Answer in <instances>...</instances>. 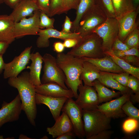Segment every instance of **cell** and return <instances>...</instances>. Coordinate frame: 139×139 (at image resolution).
<instances>
[{"label":"cell","instance_id":"cell-1","mask_svg":"<svg viewBox=\"0 0 139 139\" xmlns=\"http://www.w3.org/2000/svg\"><path fill=\"white\" fill-rule=\"evenodd\" d=\"M8 82L11 86L17 89L22 110L24 112L30 123L35 126L37 113L35 99L36 93L35 86L30 81L29 72H24L16 77L9 78Z\"/></svg>","mask_w":139,"mask_h":139},{"label":"cell","instance_id":"cell-36","mask_svg":"<svg viewBox=\"0 0 139 139\" xmlns=\"http://www.w3.org/2000/svg\"><path fill=\"white\" fill-rule=\"evenodd\" d=\"M127 87L130 89L135 94L139 97V80L130 75Z\"/></svg>","mask_w":139,"mask_h":139},{"label":"cell","instance_id":"cell-40","mask_svg":"<svg viewBox=\"0 0 139 139\" xmlns=\"http://www.w3.org/2000/svg\"><path fill=\"white\" fill-rule=\"evenodd\" d=\"M129 49L128 47L120 40L117 37L112 45V49L113 51H124Z\"/></svg>","mask_w":139,"mask_h":139},{"label":"cell","instance_id":"cell-48","mask_svg":"<svg viewBox=\"0 0 139 139\" xmlns=\"http://www.w3.org/2000/svg\"><path fill=\"white\" fill-rule=\"evenodd\" d=\"M9 45L6 42L0 41V54L3 55L5 53Z\"/></svg>","mask_w":139,"mask_h":139},{"label":"cell","instance_id":"cell-31","mask_svg":"<svg viewBox=\"0 0 139 139\" xmlns=\"http://www.w3.org/2000/svg\"><path fill=\"white\" fill-rule=\"evenodd\" d=\"M121 108L126 115L139 121V110L133 105L130 100L123 105Z\"/></svg>","mask_w":139,"mask_h":139},{"label":"cell","instance_id":"cell-23","mask_svg":"<svg viewBox=\"0 0 139 139\" xmlns=\"http://www.w3.org/2000/svg\"><path fill=\"white\" fill-rule=\"evenodd\" d=\"M100 72L93 64L84 60L80 79L83 81L84 85L92 86L93 82L99 77Z\"/></svg>","mask_w":139,"mask_h":139},{"label":"cell","instance_id":"cell-6","mask_svg":"<svg viewBox=\"0 0 139 139\" xmlns=\"http://www.w3.org/2000/svg\"><path fill=\"white\" fill-rule=\"evenodd\" d=\"M107 18L103 11L95 3L83 15L76 32H79L82 37L92 33L93 30Z\"/></svg>","mask_w":139,"mask_h":139},{"label":"cell","instance_id":"cell-22","mask_svg":"<svg viewBox=\"0 0 139 139\" xmlns=\"http://www.w3.org/2000/svg\"><path fill=\"white\" fill-rule=\"evenodd\" d=\"M14 23L10 15H0V41H6L10 44L15 40Z\"/></svg>","mask_w":139,"mask_h":139},{"label":"cell","instance_id":"cell-9","mask_svg":"<svg viewBox=\"0 0 139 139\" xmlns=\"http://www.w3.org/2000/svg\"><path fill=\"white\" fill-rule=\"evenodd\" d=\"M40 12L37 10L29 18H24L18 22H14L13 31L16 39L27 35H37L40 29L39 25Z\"/></svg>","mask_w":139,"mask_h":139},{"label":"cell","instance_id":"cell-21","mask_svg":"<svg viewBox=\"0 0 139 139\" xmlns=\"http://www.w3.org/2000/svg\"><path fill=\"white\" fill-rule=\"evenodd\" d=\"M62 112V115L55 121L54 125L47 128V132L53 138L66 132L73 131L72 125L68 116L65 112Z\"/></svg>","mask_w":139,"mask_h":139},{"label":"cell","instance_id":"cell-50","mask_svg":"<svg viewBox=\"0 0 139 139\" xmlns=\"http://www.w3.org/2000/svg\"><path fill=\"white\" fill-rule=\"evenodd\" d=\"M132 2L134 7L137 8L139 6V0H132Z\"/></svg>","mask_w":139,"mask_h":139},{"label":"cell","instance_id":"cell-20","mask_svg":"<svg viewBox=\"0 0 139 139\" xmlns=\"http://www.w3.org/2000/svg\"><path fill=\"white\" fill-rule=\"evenodd\" d=\"M43 59V56L38 52L31 53L30 60L31 63L30 66H27L26 67V68L30 70L29 72L30 81L35 87L42 84L40 75Z\"/></svg>","mask_w":139,"mask_h":139},{"label":"cell","instance_id":"cell-39","mask_svg":"<svg viewBox=\"0 0 139 139\" xmlns=\"http://www.w3.org/2000/svg\"><path fill=\"white\" fill-rule=\"evenodd\" d=\"M36 3L38 9L49 17L50 0H37Z\"/></svg>","mask_w":139,"mask_h":139},{"label":"cell","instance_id":"cell-49","mask_svg":"<svg viewBox=\"0 0 139 139\" xmlns=\"http://www.w3.org/2000/svg\"><path fill=\"white\" fill-rule=\"evenodd\" d=\"M3 55L0 54V74L4 70L5 63H4L3 58Z\"/></svg>","mask_w":139,"mask_h":139},{"label":"cell","instance_id":"cell-24","mask_svg":"<svg viewBox=\"0 0 139 139\" xmlns=\"http://www.w3.org/2000/svg\"><path fill=\"white\" fill-rule=\"evenodd\" d=\"M97 80L105 86L117 90L122 94L133 92L130 89L123 86L113 79L112 73L100 71V76Z\"/></svg>","mask_w":139,"mask_h":139},{"label":"cell","instance_id":"cell-11","mask_svg":"<svg viewBox=\"0 0 139 139\" xmlns=\"http://www.w3.org/2000/svg\"><path fill=\"white\" fill-rule=\"evenodd\" d=\"M133 93L132 92L122 94L116 99L99 105L97 108L111 119L124 117L126 115L122 109V107L127 101L130 100L131 95Z\"/></svg>","mask_w":139,"mask_h":139},{"label":"cell","instance_id":"cell-47","mask_svg":"<svg viewBox=\"0 0 139 139\" xmlns=\"http://www.w3.org/2000/svg\"><path fill=\"white\" fill-rule=\"evenodd\" d=\"M22 0H4L5 3L10 7L14 9Z\"/></svg>","mask_w":139,"mask_h":139},{"label":"cell","instance_id":"cell-45","mask_svg":"<svg viewBox=\"0 0 139 139\" xmlns=\"http://www.w3.org/2000/svg\"><path fill=\"white\" fill-rule=\"evenodd\" d=\"M53 47L54 50L58 53L63 52L65 47L63 43L60 41L55 42L53 45Z\"/></svg>","mask_w":139,"mask_h":139},{"label":"cell","instance_id":"cell-27","mask_svg":"<svg viewBox=\"0 0 139 139\" xmlns=\"http://www.w3.org/2000/svg\"><path fill=\"white\" fill-rule=\"evenodd\" d=\"M95 4V0H80L76 9V15L72 22V32H76L79 23L84 14Z\"/></svg>","mask_w":139,"mask_h":139},{"label":"cell","instance_id":"cell-7","mask_svg":"<svg viewBox=\"0 0 139 139\" xmlns=\"http://www.w3.org/2000/svg\"><path fill=\"white\" fill-rule=\"evenodd\" d=\"M119 32L118 20L115 18H107L92 31L97 34L102 40L104 52L112 50L113 43L118 37Z\"/></svg>","mask_w":139,"mask_h":139},{"label":"cell","instance_id":"cell-18","mask_svg":"<svg viewBox=\"0 0 139 139\" xmlns=\"http://www.w3.org/2000/svg\"><path fill=\"white\" fill-rule=\"evenodd\" d=\"M38 9L36 2L32 0H22L10 15L14 22H18L23 18L32 16L34 12Z\"/></svg>","mask_w":139,"mask_h":139},{"label":"cell","instance_id":"cell-29","mask_svg":"<svg viewBox=\"0 0 139 139\" xmlns=\"http://www.w3.org/2000/svg\"><path fill=\"white\" fill-rule=\"evenodd\" d=\"M95 3L103 11L107 18H115L111 0H95Z\"/></svg>","mask_w":139,"mask_h":139},{"label":"cell","instance_id":"cell-44","mask_svg":"<svg viewBox=\"0 0 139 139\" xmlns=\"http://www.w3.org/2000/svg\"><path fill=\"white\" fill-rule=\"evenodd\" d=\"M79 40L75 39H68L64 40L63 43L65 47L73 48L77 44Z\"/></svg>","mask_w":139,"mask_h":139},{"label":"cell","instance_id":"cell-55","mask_svg":"<svg viewBox=\"0 0 139 139\" xmlns=\"http://www.w3.org/2000/svg\"><path fill=\"white\" fill-rule=\"evenodd\" d=\"M33 0V1H35V2H36V1L37 0Z\"/></svg>","mask_w":139,"mask_h":139},{"label":"cell","instance_id":"cell-35","mask_svg":"<svg viewBox=\"0 0 139 139\" xmlns=\"http://www.w3.org/2000/svg\"><path fill=\"white\" fill-rule=\"evenodd\" d=\"M80 0H63L60 14L66 13L71 9L76 10Z\"/></svg>","mask_w":139,"mask_h":139},{"label":"cell","instance_id":"cell-51","mask_svg":"<svg viewBox=\"0 0 139 139\" xmlns=\"http://www.w3.org/2000/svg\"><path fill=\"white\" fill-rule=\"evenodd\" d=\"M19 139H32L31 138H30L28 137L27 136L23 134H20L19 137Z\"/></svg>","mask_w":139,"mask_h":139},{"label":"cell","instance_id":"cell-16","mask_svg":"<svg viewBox=\"0 0 139 139\" xmlns=\"http://www.w3.org/2000/svg\"><path fill=\"white\" fill-rule=\"evenodd\" d=\"M139 12V6L135 10L125 14L118 20L119 32L118 37L123 42L128 35L138 27L136 19Z\"/></svg>","mask_w":139,"mask_h":139},{"label":"cell","instance_id":"cell-26","mask_svg":"<svg viewBox=\"0 0 139 139\" xmlns=\"http://www.w3.org/2000/svg\"><path fill=\"white\" fill-rule=\"evenodd\" d=\"M115 15L118 20L126 14L135 10L132 0H111Z\"/></svg>","mask_w":139,"mask_h":139},{"label":"cell","instance_id":"cell-25","mask_svg":"<svg viewBox=\"0 0 139 139\" xmlns=\"http://www.w3.org/2000/svg\"><path fill=\"white\" fill-rule=\"evenodd\" d=\"M92 86L97 92L99 104L109 101L121 94L119 91L116 92L108 89L97 79L93 82Z\"/></svg>","mask_w":139,"mask_h":139},{"label":"cell","instance_id":"cell-37","mask_svg":"<svg viewBox=\"0 0 139 139\" xmlns=\"http://www.w3.org/2000/svg\"><path fill=\"white\" fill-rule=\"evenodd\" d=\"M129 75L128 73L125 72L119 73H112L113 78L125 87H127Z\"/></svg>","mask_w":139,"mask_h":139},{"label":"cell","instance_id":"cell-2","mask_svg":"<svg viewBox=\"0 0 139 139\" xmlns=\"http://www.w3.org/2000/svg\"><path fill=\"white\" fill-rule=\"evenodd\" d=\"M56 58L58 66L65 76V84L72 91L74 98L76 99L78 87L82 84L80 77L84 60L82 58L63 52L58 53Z\"/></svg>","mask_w":139,"mask_h":139},{"label":"cell","instance_id":"cell-32","mask_svg":"<svg viewBox=\"0 0 139 139\" xmlns=\"http://www.w3.org/2000/svg\"><path fill=\"white\" fill-rule=\"evenodd\" d=\"M54 18H50L45 13L41 11L40 16L39 27L40 29L54 28Z\"/></svg>","mask_w":139,"mask_h":139},{"label":"cell","instance_id":"cell-34","mask_svg":"<svg viewBox=\"0 0 139 139\" xmlns=\"http://www.w3.org/2000/svg\"><path fill=\"white\" fill-rule=\"evenodd\" d=\"M63 0H50L49 17L60 14Z\"/></svg>","mask_w":139,"mask_h":139},{"label":"cell","instance_id":"cell-28","mask_svg":"<svg viewBox=\"0 0 139 139\" xmlns=\"http://www.w3.org/2000/svg\"><path fill=\"white\" fill-rule=\"evenodd\" d=\"M104 53L106 55L110 56L115 62L124 72L128 73L139 80V67L133 66L117 56L112 50L105 52Z\"/></svg>","mask_w":139,"mask_h":139},{"label":"cell","instance_id":"cell-33","mask_svg":"<svg viewBox=\"0 0 139 139\" xmlns=\"http://www.w3.org/2000/svg\"><path fill=\"white\" fill-rule=\"evenodd\" d=\"M139 121L133 118H130L125 121L123 125L124 131L127 133H131L138 128Z\"/></svg>","mask_w":139,"mask_h":139},{"label":"cell","instance_id":"cell-38","mask_svg":"<svg viewBox=\"0 0 139 139\" xmlns=\"http://www.w3.org/2000/svg\"><path fill=\"white\" fill-rule=\"evenodd\" d=\"M113 52L116 56L120 58L129 55H134L139 57L138 49L135 48H130L125 51H115Z\"/></svg>","mask_w":139,"mask_h":139},{"label":"cell","instance_id":"cell-5","mask_svg":"<svg viewBox=\"0 0 139 139\" xmlns=\"http://www.w3.org/2000/svg\"><path fill=\"white\" fill-rule=\"evenodd\" d=\"M43 58L44 64V73L41 80L42 84L53 82L65 89H68L65 83V76L58 66L56 58L49 53L45 54Z\"/></svg>","mask_w":139,"mask_h":139},{"label":"cell","instance_id":"cell-43","mask_svg":"<svg viewBox=\"0 0 139 139\" xmlns=\"http://www.w3.org/2000/svg\"><path fill=\"white\" fill-rule=\"evenodd\" d=\"M72 25V22H71L70 18L67 16H66L62 25V29L61 31L63 32L66 33H72L71 29Z\"/></svg>","mask_w":139,"mask_h":139},{"label":"cell","instance_id":"cell-12","mask_svg":"<svg viewBox=\"0 0 139 139\" xmlns=\"http://www.w3.org/2000/svg\"><path fill=\"white\" fill-rule=\"evenodd\" d=\"M22 110L21 101L19 94L9 103L3 101L0 109V128L7 123L18 120Z\"/></svg>","mask_w":139,"mask_h":139},{"label":"cell","instance_id":"cell-19","mask_svg":"<svg viewBox=\"0 0 139 139\" xmlns=\"http://www.w3.org/2000/svg\"><path fill=\"white\" fill-rule=\"evenodd\" d=\"M82 58L84 61L93 64L100 71L117 73L124 72L108 55L100 58Z\"/></svg>","mask_w":139,"mask_h":139},{"label":"cell","instance_id":"cell-15","mask_svg":"<svg viewBox=\"0 0 139 139\" xmlns=\"http://www.w3.org/2000/svg\"><path fill=\"white\" fill-rule=\"evenodd\" d=\"M36 93L47 96L55 97L74 98L73 93L70 89H66L57 83L50 82L35 87Z\"/></svg>","mask_w":139,"mask_h":139},{"label":"cell","instance_id":"cell-46","mask_svg":"<svg viewBox=\"0 0 139 139\" xmlns=\"http://www.w3.org/2000/svg\"><path fill=\"white\" fill-rule=\"evenodd\" d=\"M76 136L73 131L65 133L56 137V139H73L76 138Z\"/></svg>","mask_w":139,"mask_h":139},{"label":"cell","instance_id":"cell-4","mask_svg":"<svg viewBox=\"0 0 139 139\" xmlns=\"http://www.w3.org/2000/svg\"><path fill=\"white\" fill-rule=\"evenodd\" d=\"M82 118L87 139L101 131L111 128V119L97 108L82 110Z\"/></svg>","mask_w":139,"mask_h":139},{"label":"cell","instance_id":"cell-41","mask_svg":"<svg viewBox=\"0 0 139 139\" xmlns=\"http://www.w3.org/2000/svg\"><path fill=\"white\" fill-rule=\"evenodd\" d=\"M113 133V131L110 129L104 130L91 136L89 139H109Z\"/></svg>","mask_w":139,"mask_h":139},{"label":"cell","instance_id":"cell-8","mask_svg":"<svg viewBox=\"0 0 139 139\" xmlns=\"http://www.w3.org/2000/svg\"><path fill=\"white\" fill-rule=\"evenodd\" d=\"M61 111L65 112L68 116L76 136L83 139L85 136L82 118V109L77 105L72 98H70L66 102Z\"/></svg>","mask_w":139,"mask_h":139},{"label":"cell","instance_id":"cell-3","mask_svg":"<svg viewBox=\"0 0 139 139\" xmlns=\"http://www.w3.org/2000/svg\"><path fill=\"white\" fill-rule=\"evenodd\" d=\"M67 54L80 58H100L105 56L102 40L97 34L92 33L83 37Z\"/></svg>","mask_w":139,"mask_h":139},{"label":"cell","instance_id":"cell-14","mask_svg":"<svg viewBox=\"0 0 139 139\" xmlns=\"http://www.w3.org/2000/svg\"><path fill=\"white\" fill-rule=\"evenodd\" d=\"M37 35L36 44L39 48H47L49 46V39L51 38H58L64 40L72 38L80 40L82 38L79 32H73L66 33L59 31L54 28L44 29H40Z\"/></svg>","mask_w":139,"mask_h":139},{"label":"cell","instance_id":"cell-52","mask_svg":"<svg viewBox=\"0 0 139 139\" xmlns=\"http://www.w3.org/2000/svg\"><path fill=\"white\" fill-rule=\"evenodd\" d=\"M42 138H41V139H48V137L46 136H44Z\"/></svg>","mask_w":139,"mask_h":139},{"label":"cell","instance_id":"cell-30","mask_svg":"<svg viewBox=\"0 0 139 139\" xmlns=\"http://www.w3.org/2000/svg\"><path fill=\"white\" fill-rule=\"evenodd\" d=\"M123 42L130 48H139V30L138 27L134 29L127 36Z\"/></svg>","mask_w":139,"mask_h":139},{"label":"cell","instance_id":"cell-42","mask_svg":"<svg viewBox=\"0 0 139 139\" xmlns=\"http://www.w3.org/2000/svg\"><path fill=\"white\" fill-rule=\"evenodd\" d=\"M120 58L131 65L134 67H139V57L134 55H129Z\"/></svg>","mask_w":139,"mask_h":139},{"label":"cell","instance_id":"cell-54","mask_svg":"<svg viewBox=\"0 0 139 139\" xmlns=\"http://www.w3.org/2000/svg\"><path fill=\"white\" fill-rule=\"evenodd\" d=\"M0 139H4L3 136L0 135Z\"/></svg>","mask_w":139,"mask_h":139},{"label":"cell","instance_id":"cell-13","mask_svg":"<svg viewBox=\"0 0 139 139\" xmlns=\"http://www.w3.org/2000/svg\"><path fill=\"white\" fill-rule=\"evenodd\" d=\"M78 90L79 93L75 101L78 106L82 110L97 108L99 104L97 92L92 86L82 84Z\"/></svg>","mask_w":139,"mask_h":139},{"label":"cell","instance_id":"cell-10","mask_svg":"<svg viewBox=\"0 0 139 139\" xmlns=\"http://www.w3.org/2000/svg\"><path fill=\"white\" fill-rule=\"evenodd\" d=\"M32 46L28 47L16 56L10 62L5 64L4 72L5 79L16 77L23 70L26 68L29 63Z\"/></svg>","mask_w":139,"mask_h":139},{"label":"cell","instance_id":"cell-53","mask_svg":"<svg viewBox=\"0 0 139 139\" xmlns=\"http://www.w3.org/2000/svg\"><path fill=\"white\" fill-rule=\"evenodd\" d=\"M4 0H0V5L4 3Z\"/></svg>","mask_w":139,"mask_h":139},{"label":"cell","instance_id":"cell-17","mask_svg":"<svg viewBox=\"0 0 139 139\" xmlns=\"http://www.w3.org/2000/svg\"><path fill=\"white\" fill-rule=\"evenodd\" d=\"M68 99L65 97H55L36 93L35 99L37 105L43 104L48 107L56 121L60 116L62 108Z\"/></svg>","mask_w":139,"mask_h":139}]
</instances>
